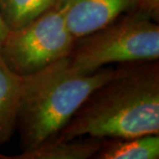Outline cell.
I'll return each instance as SVG.
<instances>
[{
    "label": "cell",
    "instance_id": "cell-11",
    "mask_svg": "<svg viewBox=\"0 0 159 159\" xmlns=\"http://www.w3.org/2000/svg\"><path fill=\"white\" fill-rule=\"evenodd\" d=\"M10 33V30L6 27V23L4 21L3 18L0 14V49L3 45V43H5L6 37L8 36V34Z\"/></svg>",
    "mask_w": 159,
    "mask_h": 159
},
{
    "label": "cell",
    "instance_id": "cell-9",
    "mask_svg": "<svg viewBox=\"0 0 159 159\" xmlns=\"http://www.w3.org/2000/svg\"><path fill=\"white\" fill-rule=\"evenodd\" d=\"M55 0H0V14L10 31L33 21L54 6Z\"/></svg>",
    "mask_w": 159,
    "mask_h": 159
},
{
    "label": "cell",
    "instance_id": "cell-3",
    "mask_svg": "<svg viewBox=\"0 0 159 159\" xmlns=\"http://www.w3.org/2000/svg\"><path fill=\"white\" fill-rule=\"evenodd\" d=\"M67 57L72 68L84 74L114 63L158 60V21L140 7L126 11L107 26L76 40Z\"/></svg>",
    "mask_w": 159,
    "mask_h": 159
},
{
    "label": "cell",
    "instance_id": "cell-10",
    "mask_svg": "<svg viewBox=\"0 0 159 159\" xmlns=\"http://www.w3.org/2000/svg\"><path fill=\"white\" fill-rule=\"evenodd\" d=\"M140 8L148 11L156 21H158L159 0H140Z\"/></svg>",
    "mask_w": 159,
    "mask_h": 159
},
{
    "label": "cell",
    "instance_id": "cell-7",
    "mask_svg": "<svg viewBox=\"0 0 159 159\" xmlns=\"http://www.w3.org/2000/svg\"><path fill=\"white\" fill-rule=\"evenodd\" d=\"M22 77L8 67L0 56V147L17 129L21 102Z\"/></svg>",
    "mask_w": 159,
    "mask_h": 159
},
{
    "label": "cell",
    "instance_id": "cell-8",
    "mask_svg": "<svg viewBox=\"0 0 159 159\" xmlns=\"http://www.w3.org/2000/svg\"><path fill=\"white\" fill-rule=\"evenodd\" d=\"M94 158L158 159L159 134L106 139Z\"/></svg>",
    "mask_w": 159,
    "mask_h": 159
},
{
    "label": "cell",
    "instance_id": "cell-5",
    "mask_svg": "<svg viewBox=\"0 0 159 159\" xmlns=\"http://www.w3.org/2000/svg\"><path fill=\"white\" fill-rule=\"evenodd\" d=\"M53 7L77 40L140 7V0H55Z\"/></svg>",
    "mask_w": 159,
    "mask_h": 159
},
{
    "label": "cell",
    "instance_id": "cell-12",
    "mask_svg": "<svg viewBox=\"0 0 159 159\" xmlns=\"http://www.w3.org/2000/svg\"><path fill=\"white\" fill-rule=\"evenodd\" d=\"M10 158V157H6L5 155H3V154L0 153V159H9Z\"/></svg>",
    "mask_w": 159,
    "mask_h": 159
},
{
    "label": "cell",
    "instance_id": "cell-1",
    "mask_svg": "<svg viewBox=\"0 0 159 159\" xmlns=\"http://www.w3.org/2000/svg\"><path fill=\"white\" fill-rule=\"evenodd\" d=\"M159 134V63H130L93 91L55 137L120 139Z\"/></svg>",
    "mask_w": 159,
    "mask_h": 159
},
{
    "label": "cell",
    "instance_id": "cell-6",
    "mask_svg": "<svg viewBox=\"0 0 159 159\" xmlns=\"http://www.w3.org/2000/svg\"><path fill=\"white\" fill-rule=\"evenodd\" d=\"M106 139L89 137L62 140L53 137L37 147L10 157L12 159H89L94 158Z\"/></svg>",
    "mask_w": 159,
    "mask_h": 159
},
{
    "label": "cell",
    "instance_id": "cell-4",
    "mask_svg": "<svg viewBox=\"0 0 159 159\" xmlns=\"http://www.w3.org/2000/svg\"><path fill=\"white\" fill-rule=\"evenodd\" d=\"M76 39L54 7L20 29L10 31L0 49L8 67L20 77L67 57Z\"/></svg>",
    "mask_w": 159,
    "mask_h": 159
},
{
    "label": "cell",
    "instance_id": "cell-2",
    "mask_svg": "<svg viewBox=\"0 0 159 159\" xmlns=\"http://www.w3.org/2000/svg\"><path fill=\"white\" fill-rule=\"evenodd\" d=\"M118 72L103 67L79 74L65 57L35 74L22 77L17 128L22 151L55 137L90 94Z\"/></svg>",
    "mask_w": 159,
    "mask_h": 159
}]
</instances>
